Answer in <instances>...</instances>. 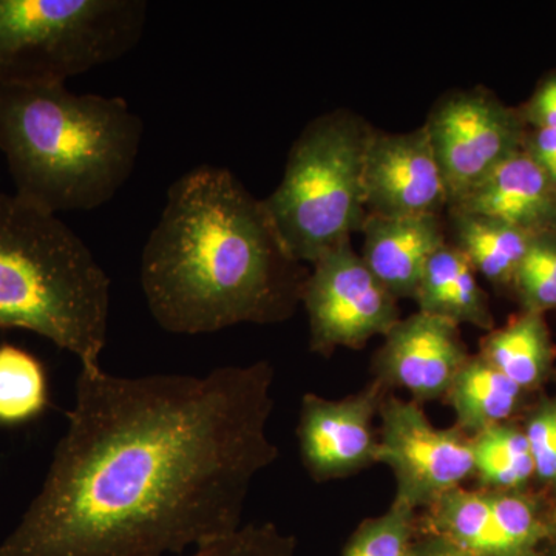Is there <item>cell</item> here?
I'll return each mask as SVG.
<instances>
[{"instance_id":"27","label":"cell","mask_w":556,"mask_h":556,"mask_svg":"<svg viewBox=\"0 0 556 556\" xmlns=\"http://www.w3.org/2000/svg\"><path fill=\"white\" fill-rule=\"evenodd\" d=\"M521 116L532 129H556V75L541 84Z\"/></svg>"},{"instance_id":"14","label":"cell","mask_w":556,"mask_h":556,"mask_svg":"<svg viewBox=\"0 0 556 556\" xmlns=\"http://www.w3.org/2000/svg\"><path fill=\"white\" fill-rule=\"evenodd\" d=\"M365 265L399 299L416 298L427 263L447 243L441 217H376L368 215L364 228Z\"/></svg>"},{"instance_id":"7","label":"cell","mask_w":556,"mask_h":556,"mask_svg":"<svg viewBox=\"0 0 556 556\" xmlns=\"http://www.w3.org/2000/svg\"><path fill=\"white\" fill-rule=\"evenodd\" d=\"M525 124L521 113L482 87L448 91L433 105L424 127L447 185L448 208L522 150Z\"/></svg>"},{"instance_id":"29","label":"cell","mask_w":556,"mask_h":556,"mask_svg":"<svg viewBox=\"0 0 556 556\" xmlns=\"http://www.w3.org/2000/svg\"><path fill=\"white\" fill-rule=\"evenodd\" d=\"M413 556H473L444 538L417 533Z\"/></svg>"},{"instance_id":"1","label":"cell","mask_w":556,"mask_h":556,"mask_svg":"<svg viewBox=\"0 0 556 556\" xmlns=\"http://www.w3.org/2000/svg\"><path fill=\"white\" fill-rule=\"evenodd\" d=\"M274 368L124 378L80 368L68 427L0 556L182 555L232 535L273 466Z\"/></svg>"},{"instance_id":"25","label":"cell","mask_w":556,"mask_h":556,"mask_svg":"<svg viewBox=\"0 0 556 556\" xmlns=\"http://www.w3.org/2000/svg\"><path fill=\"white\" fill-rule=\"evenodd\" d=\"M188 556H298V540L273 522L248 525Z\"/></svg>"},{"instance_id":"6","label":"cell","mask_w":556,"mask_h":556,"mask_svg":"<svg viewBox=\"0 0 556 556\" xmlns=\"http://www.w3.org/2000/svg\"><path fill=\"white\" fill-rule=\"evenodd\" d=\"M144 0H0V84L51 86L121 60L148 24Z\"/></svg>"},{"instance_id":"2","label":"cell","mask_w":556,"mask_h":556,"mask_svg":"<svg viewBox=\"0 0 556 556\" xmlns=\"http://www.w3.org/2000/svg\"><path fill=\"white\" fill-rule=\"evenodd\" d=\"M308 270L278 237L260 201L226 167H193L167 190L141 257L153 320L197 336L287 320Z\"/></svg>"},{"instance_id":"11","label":"cell","mask_w":556,"mask_h":556,"mask_svg":"<svg viewBox=\"0 0 556 556\" xmlns=\"http://www.w3.org/2000/svg\"><path fill=\"white\" fill-rule=\"evenodd\" d=\"M365 206L376 217H426L450 206L447 185L426 127L375 130L365 155Z\"/></svg>"},{"instance_id":"8","label":"cell","mask_w":556,"mask_h":556,"mask_svg":"<svg viewBox=\"0 0 556 556\" xmlns=\"http://www.w3.org/2000/svg\"><path fill=\"white\" fill-rule=\"evenodd\" d=\"M309 350L329 356L338 348H362L386 336L401 320L397 299L376 278L364 258L340 244L313 265L303 285Z\"/></svg>"},{"instance_id":"20","label":"cell","mask_w":556,"mask_h":556,"mask_svg":"<svg viewBox=\"0 0 556 556\" xmlns=\"http://www.w3.org/2000/svg\"><path fill=\"white\" fill-rule=\"evenodd\" d=\"M49 402V379L39 358L22 348L0 345V427L30 422Z\"/></svg>"},{"instance_id":"26","label":"cell","mask_w":556,"mask_h":556,"mask_svg":"<svg viewBox=\"0 0 556 556\" xmlns=\"http://www.w3.org/2000/svg\"><path fill=\"white\" fill-rule=\"evenodd\" d=\"M535 473L543 481L556 484V402H546L526 428Z\"/></svg>"},{"instance_id":"17","label":"cell","mask_w":556,"mask_h":556,"mask_svg":"<svg viewBox=\"0 0 556 556\" xmlns=\"http://www.w3.org/2000/svg\"><path fill=\"white\" fill-rule=\"evenodd\" d=\"M427 510L420 533L444 538L473 556H511L497 530L486 492L457 486Z\"/></svg>"},{"instance_id":"18","label":"cell","mask_w":556,"mask_h":556,"mask_svg":"<svg viewBox=\"0 0 556 556\" xmlns=\"http://www.w3.org/2000/svg\"><path fill=\"white\" fill-rule=\"evenodd\" d=\"M521 393L517 383L478 356L468 358L457 372L447 399L455 409L459 430L477 437L504 424L517 408Z\"/></svg>"},{"instance_id":"21","label":"cell","mask_w":556,"mask_h":556,"mask_svg":"<svg viewBox=\"0 0 556 556\" xmlns=\"http://www.w3.org/2000/svg\"><path fill=\"white\" fill-rule=\"evenodd\" d=\"M475 475L496 492L519 489L535 475L525 431L501 424L471 438Z\"/></svg>"},{"instance_id":"23","label":"cell","mask_w":556,"mask_h":556,"mask_svg":"<svg viewBox=\"0 0 556 556\" xmlns=\"http://www.w3.org/2000/svg\"><path fill=\"white\" fill-rule=\"evenodd\" d=\"M526 313L543 316L556 308V233L536 236L514 280Z\"/></svg>"},{"instance_id":"5","label":"cell","mask_w":556,"mask_h":556,"mask_svg":"<svg viewBox=\"0 0 556 556\" xmlns=\"http://www.w3.org/2000/svg\"><path fill=\"white\" fill-rule=\"evenodd\" d=\"M375 129L338 110L311 121L289 150L283 178L263 200L289 254L311 266L364 228V167Z\"/></svg>"},{"instance_id":"3","label":"cell","mask_w":556,"mask_h":556,"mask_svg":"<svg viewBox=\"0 0 556 556\" xmlns=\"http://www.w3.org/2000/svg\"><path fill=\"white\" fill-rule=\"evenodd\" d=\"M142 137L124 98L0 84V152L14 193L50 214L109 203L134 174Z\"/></svg>"},{"instance_id":"16","label":"cell","mask_w":556,"mask_h":556,"mask_svg":"<svg viewBox=\"0 0 556 556\" xmlns=\"http://www.w3.org/2000/svg\"><path fill=\"white\" fill-rule=\"evenodd\" d=\"M448 212L453 247L464 252L475 270L493 285L514 283L527 249L536 236L482 215Z\"/></svg>"},{"instance_id":"15","label":"cell","mask_w":556,"mask_h":556,"mask_svg":"<svg viewBox=\"0 0 556 556\" xmlns=\"http://www.w3.org/2000/svg\"><path fill=\"white\" fill-rule=\"evenodd\" d=\"M477 274L464 252L447 241L434 252L420 278L415 298L420 313L448 318L457 325L492 329L489 302Z\"/></svg>"},{"instance_id":"19","label":"cell","mask_w":556,"mask_h":556,"mask_svg":"<svg viewBox=\"0 0 556 556\" xmlns=\"http://www.w3.org/2000/svg\"><path fill=\"white\" fill-rule=\"evenodd\" d=\"M481 357L522 391L546 378L552 362L551 338L543 316L525 313L506 328L490 332Z\"/></svg>"},{"instance_id":"24","label":"cell","mask_w":556,"mask_h":556,"mask_svg":"<svg viewBox=\"0 0 556 556\" xmlns=\"http://www.w3.org/2000/svg\"><path fill=\"white\" fill-rule=\"evenodd\" d=\"M497 530L511 556H533L536 544L546 533L535 507L517 493L486 492Z\"/></svg>"},{"instance_id":"10","label":"cell","mask_w":556,"mask_h":556,"mask_svg":"<svg viewBox=\"0 0 556 556\" xmlns=\"http://www.w3.org/2000/svg\"><path fill=\"white\" fill-rule=\"evenodd\" d=\"M386 387L369 383L361 393L339 401L305 394L300 408L298 439L303 466L317 482L351 477L378 463L375 417Z\"/></svg>"},{"instance_id":"28","label":"cell","mask_w":556,"mask_h":556,"mask_svg":"<svg viewBox=\"0 0 556 556\" xmlns=\"http://www.w3.org/2000/svg\"><path fill=\"white\" fill-rule=\"evenodd\" d=\"M522 150L556 185V129L526 130Z\"/></svg>"},{"instance_id":"22","label":"cell","mask_w":556,"mask_h":556,"mask_svg":"<svg viewBox=\"0 0 556 556\" xmlns=\"http://www.w3.org/2000/svg\"><path fill=\"white\" fill-rule=\"evenodd\" d=\"M416 535V510L394 500L386 514L358 526L342 556H413Z\"/></svg>"},{"instance_id":"12","label":"cell","mask_w":556,"mask_h":556,"mask_svg":"<svg viewBox=\"0 0 556 556\" xmlns=\"http://www.w3.org/2000/svg\"><path fill=\"white\" fill-rule=\"evenodd\" d=\"M376 357V372L383 387L409 391L417 404L447 396L468 354L459 325L448 318L416 313L401 318L387 332Z\"/></svg>"},{"instance_id":"13","label":"cell","mask_w":556,"mask_h":556,"mask_svg":"<svg viewBox=\"0 0 556 556\" xmlns=\"http://www.w3.org/2000/svg\"><path fill=\"white\" fill-rule=\"evenodd\" d=\"M448 211L497 219L532 236L556 233V185L519 150Z\"/></svg>"},{"instance_id":"9","label":"cell","mask_w":556,"mask_h":556,"mask_svg":"<svg viewBox=\"0 0 556 556\" xmlns=\"http://www.w3.org/2000/svg\"><path fill=\"white\" fill-rule=\"evenodd\" d=\"M378 463L396 478V497L413 510L434 503L475 477L473 442L459 428L441 430L417 402L383 399Z\"/></svg>"},{"instance_id":"4","label":"cell","mask_w":556,"mask_h":556,"mask_svg":"<svg viewBox=\"0 0 556 556\" xmlns=\"http://www.w3.org/2000/svg\"><path fill=\"white\" fill-rule=\"evenodd\" d=\"M110 278L58 215L0 192V329H27L101 365L108 343Z\"/></svg>"}]
</instances>
